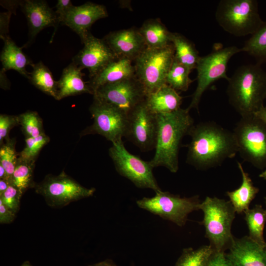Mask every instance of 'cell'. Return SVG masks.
Listing matches in <instances>:
<instances>
[{"mask_svg": "<svg viewBox=\"0 0 266 266\" xmlns=\"http://www.w3.org/2000/svg\"><path fill=\"white\" fill-rule=\"evenodd\" d=\"M261 65L258 63L242 65L228 81L229 103L241 117L253 116L264 106L266 72Z\"/></svg>", "mask_w": 266, "mask_h": 266, "instance_id": "obj_3", "label": "cell"}, {"mask_svg": "<svg viewBox=\"0 0 266 266\" xmlns=\"http://www.w3.org/2000/svg\"><path fill=\"white\" fill-rule=\"evenodd\" d=\"M199 208L203 213L201 224L204 227L205 237L215 251H224L234 237L231 227L236 212L232 203L230 200L207 197Z\"/></svg>", "mask_w": 266, "mask_h": 266, "instance_id": "obj_4", "label": "cell"}, {"mask_svg": "<svg viewBox=\"0 0 266 266\" xmlns=\"http://www.w3.org/2000/svg\"><path fill=\"white\" fill-rule=\"evenodd\" d=\"M134 76L133 62L126 59L117 58L107 65L88 82L94 95L96 91L103 85Z\"/></svg>", "mask_w": 266, "mask_h": 266, "instance_id": "obj_20", "label": "cell"}, {"mask_svg": "<svg viewBox=\"0 0 266 266\" xmlns=\"http://www.w3.org/2000/svg\"><path fill=\"white\" fill-rule=\"evenodd\" d=\"M191 72L174 58L166 77V84L176 91H186L193 82L189 77Z\"/></svg>", "mask_w": 266, "mask_h": 266, "instance_id": "obj_32", "label": "cell"}, {"mask_svg": "<svg viewBox=\"0 0 266 266\" xmlns=\"http://www.w3.org/2000/svg\"><path fill=\"white\" fill-rule=\"evenodd\" d=\"M10 182L3 179H0V196L2 195L8 188Z\"/></svg>", "mask_w": 266, "mask_h": 266, "instance_id": "obj_42", "label": "cell"}, {"mask_svg": "<svg viewBox=\"0 0 266 266\" xmlns=\"http://www.w3.org/2000/svg\"><path fill=\"white\" fill-rule=\"evenodd\" d=\"M242 176V183L240 187L233 191H228L226 194L230 199L235 212L244 213L249 208L251 201L255 198L259 189L254 186L248 173L245 171L241 164L237 163Z\"/></svg>", "mask_w": 266, "mask_h": 266, "instance_id": "obj_24", "label": "cell"}, {"mask_svg": "<svg viewBox=\"0 0 266 266\" xmlns=\"http://www.w3.org/2000/svg\"><path fill=\"white\" fill-rule=\"evenodd\" d=\"M136 202L139 208L179 227L185 225L190 213L199 209L200 203L198 196L182 198L162 190L153 197H143Z\"/></svg>", "mask_w": 266, "mask_h": 266, "instance_id": "obj_9", "label": "cell"}, {"mask_svg": "<svg viewBox=\"0 0 266 266\" xmlns=\"http://www.w3.org/2000/svg\"><path fill=\"white\" fill-rule=\"evenodd\" d=\"M89 111L94 122L82 132V135L98 134L112 143L122 140L127 129V113L111 104L94 98Z\"/></svg>", "mask_w": 266, "mask_h": 266, "instance_id": "obj_12", "label": "cell"}, {"mask_svg": "<svg viewBox=\"0 0 266 266\" xmlns=\"http://www.w3.org/2000/svg\"><path fill=\"white\" fill-rule=\"evenodd\" d=\"M4 46L0 54L2 69L15 70L29 79L30 72L26 70L27 66H33L34 64L22 51V48L18 47L8 36L3 39Z\"/></svg>", "mask_w": 266, "mask_h": 266, "instance_id": "obj_23", "label": "cell"}, {"mask_svg": "<svg viewBox=\"0 0 266 266\" xmlns=\"http://www.w3.org/2000/svg\"><path fill=\"white\" fill-rule=\"evenodd\" d=\"M265 248L266 250V246H265Z\"/></svg>", "mask_w": 266, "mask_h": 266, "instance_id": "obj_48", "label": "cell"}, {"mask_svg": "<svg viewBox=\"0 0 266 266\" xmlns=\"http://www.w3.org/2000/svg\"><path fill=\"white\" fill-rule=\"evenodd\" d=\"M16 214L4 205L0 200V223L2 224H8L12 223Z\"/></svg>", "mask_w": 266, "mask_h": 266, "instance_id": "obj_40", "label": "cell"}, {"mask_svg": "<svg viewBox=\"0 0 266 266\" xmlns=\"http://www.w3.org/2000/svg\"><path fill=\"white\" fill-rule=\"evenodd\" d=\"M82 70L72 62L64 69L60 79L57 81V100L84 93L93 95L88 82L83 80L84 74Z\"/></svg>", "mask_w": 266, "mask_h": 266, "instance_id": "obj_21", "label": "cell"}, {"mask_svg": "<svg viewBox=\"0 0 266 266\" xmlns=\"http://www.w3.org/2000/svg\"><path fill=\"white\" fill-rule=\"evenodd\" d=\"M260 177L263 178L266 180V167L264 170L259 175Z\"/></svg>", "mask_w": 266, "mask_h": 266, "instance_id": "obj_45", "label": "cell"}, {"mask_svg": "<svg viewBox=\"0 0 266 266\" xmlns=\"http://www.w3.org/2000/svg\"><path fill=\"white\" fill-rule=\"evenodd\" d=\"M174 57V48L171 43L162 48L146 47L134 60L135 76L146 96L166 84V77Z\"/></svg>", "mask_w": 266, "mask_h": 266, "instance_id": "obj_6", "label": "cell"}, {"mask_svg": "<svg viewBox=\"0 0 266 266\" xmlns=\"http://www.w3.org/2000/svg\"><path fill=\"white\" fill-rule=\"evenodd\" d=\"M35 192L42 196L47 204L53 207H62L70 203L92 196L95 188L84 187L62 171L58 175L48 174L35 183Z\"/></svg>", "mask_w": 266, "mask_h": 266, "instance_id": "obj_10", "label": "cell"}, {"mask_svg": "<svg viewBox=\"0 0 266 266\" xmlns=\"http://www.w3.org/2000/svg\"><path fill=\"white\" fill-rule=\"evenodd\" d=\"M182 98L177 91L166 84L156 92L146 97L148 108L154 114L168 113L179 109Z\"/></svg>", "mask_w": 266, "mask_h": 266, "instance_id": "obj_22", "label": "cell"}, {"mask_svg": "<svg viewBox=\"0 0 266 266\" xmlns=\"http://www.w3.org/2000/svg\"><path fill=\"white\" fill-rule=\"evenodd\" d=\"M19 154L15 149V141L9 139L6 141L5 143L1 145L0 148V165L5 169L11 180L12 176L15 169Z\"/></svg>", "mask_w": 266, "mask_h": 266, "instance_id": "obj_34", "label": "cell"}, {"mask_svg": "<svg viewBox=\"0 0 266 266\" xmlns=\"http://www.w3.org/2000/svg\"><path fill=\"white\" fill-rule=\"evenodd\" d=\"M26 17L29 29L27 44L32 42L36 35L45 28L53 26L56 29L59 24L55 11L42 0H26L19 2Z\"/></svg>", "mask_w": 266, "mask_h": 266, "instance_id": "obj_18", "label": "cell"}, {"mask_svg": "<svg viewBox=\"0 0 266 266\" xmlns=\"http://www.w3.org/2000/svg\"><path fill=\"white\" fill-rule=\"evenodd\" d=\"M157 133L156 115L147 107L145 100L128 114L125 137L142 151L155 147Z\"/></svg>", "mask_w": 266, "mask_h": 266, "instance_id": "obj_14", "label": "cell"}, {"mask_svg": "<svg viewBox=\"0 0 266 266\" xmlns=\"http://www.w3.org/2000/svg\"><path fill=\"white\" fill-rule=\"evenodd\" d=\"M214 252L210 244L197 249L191 247L184 248L174 266H206Z\"/></svg>", "mask_w": 266, "mask_h": 266, "instance_id": "obj_31", "label": "cell"}, {"mask_svg": "<svg viewBox=\"0 0 266 266\" xmlns=\"http://www.w3.org/2000/svg\"><path fill=\"white\" fill-rule=\"evenodd\" d=\"M241 52V48L230 46L216 48L209 54L200 57L196 68L197 86L187 108L189 110L193 108L198 110L202 95L212 83L221 78L229 80L230 77L227 75L228 64L233 55Z\"/></svg>", "mask_w": 266, "mask_h": 266, "instance_id": "obj_8", "label": "cell"}, {"mask_svg": "<svg viewBox=\"0 0 266 266\" xmlns=\"http://www.w3.org/2000/svg\"><path fill=\"white\" fill-rule=\"evenodd\" d=\"M233 133L238 152L244 161L261 169L266 167V124L255 115L241 117Z\"/></svg>", "mask_w": 266, "mask_h": 266, "instance_id": "obj_7", "label": "cell"}, {"mask_svg": "<svg viewBox=\"0 0 266 266\" xmlns=\"http://www.w3.org/2000/svg\"><path fill=\"white\" fill-rule=\"evenodd\" d=\"M147 48L159 49L170 44L171 32L159 19H150L145 21L138 29Z\"/></svg>", "mask_w": 266, "mask_h": 266, "instance_id": "obj_25", "label": "cell"}, {"mask_svg": "<svg viewBox=\"0 0 266 266\" xmlns=\"http://www.w3.org/2000/svg\"><path fill=\"white\" fill-rule=\"evenodd\" d=\"M34 161H27L18 158L17 163L12 176L11 183L23 194L29 188H33Z\"/></svg>", "mask_w": 266, "mask_h": 266, "instance_id": "obj_29", "label": "cell"}, {"mask_svg": "<svg viewBox=\"0 0 266 266\" xmlns=\"http://www.w3.org/2000/svg\"><path fill=\"white\" fill-rule=\"evenodd\" d=\"M245 220L248 226L249 236L260 245L265 247L264 230L266 223V209L260 204L244 212Z\"/></svg>", "mask_w": 266, "mask_h": 266, "instance_id": "obj_28", "label": "cell"}, {"mask_svg": "<svg viewBox=\"0 0 266 266\" xmlns=\"http://www.w3.org/2000/svg\"><path fill=\"white\" fill-rule=\"evenodd\" d=\"M10 14V13H8L0 14V37L2 39L8 36L6 33L8 31Z\"/></svg>", "mask_w": 266, "mask_h": 266, "instance_id": "obj_41", "label": "cell"}, {"mask_svg": "<svg viewBox=\"0 0 266 266\" xmlns=\"http://www.w3.org/2000/svg\"><path fill=\"white\" fill-rule=\"evenodd\" d=\"M83 48L72 59V63L82 69L86 68L91 78L117 58L105 41L90 33L82 42Z\"/></svg>", "mask_w": 266, "mask_h": 266, "instance_id": "obj_15", "label": "cell"}, {"mask_svg": "<svg viewBox=\"0 0 266 266\" xmlns=\"http://www.w3.org/2000/svg\"><path fill=\"white\" fill-rule=\"evenodd\" d=\"M215 18L224 31L236 36L253 34L264 22L256 0H222L217 5Z\"/></svg>", "mask_w": 266, "mask_h": 266, "instance_id": "obj_5", "label": "cell"}, {"mask_svg": "<svg viewBox=\"0 0 266 266\" xmlns=\"http://www.w3.org/2000/svg\"><path fill=\"white\" fill-rule=\"evenodd\" d=\"M265 202H266V197L265 198Z\"/></svg>", "mask_w": 266, "mask_h": 266, "instance_id": "obj_47", "label": "cell"}, {"mask_svg": "<svg viewBox=\"0 0 266 266\" xmlns=\"http://www.w3.org/2000/svg\"><path fill=\"white\" fill-rule=\"evenodd\" d=\"M90 266H116V265L112 260L107 259Z\"/></svg>", "mask_w": 266, "mask_h": 266, "instance_id": "obj_43", "label": "cell"}, {"mask_svg": "<svg viewBox=\"0 0 266 266\" xmlns=\"http://www.w3.org/2000/svg\"><path fill=\"white\" fill-rule=\"evenodd\" d=\"M29 80L36 88L57 100V81L54 80L50 69L41 61L33 65Z\"/></svg>", "mask_w": 266, "mask_h": 266, "instance_id": "obj_27", "label": "cell"}, {"mask_svg": "<svg viewBox=\"0 0 266 266\" xmlns=\"http://www.w3.org/2000/svg\"><path fill=\"white\" fill-rule=\"evenodd\" d=\"M21 266H32L30 263L28 262H25Z\"/></svg>", "mask_w": 266, "mask_h": 266, "instance_id": "obj_46", "label": "cell"}, {"mask_svg": "<svg viewBox=\"0 0 266 266\" xmlns=\"http://www.w3.org/2000/svg\"><path fill=\"white\" fill-rule=\"evenodd\" d=\"M116 171L130 180L136 187L150 189L155 193L161 191L153 174L150 161H144L127 151L122 140L113 143L109 149Z\"/></svg>", "mask_w": 266, "mask_h": 266, "instance_id": "obj_11", "label": "cell"}, {"mask_svg": "<svg viewBox=\"0 0 266 266\" xmlns=\"http://www.w3.org/2000/svg\"><path fill=\"white\" fill-rule=\"evenodd\" d=\"M206 266H233L226 257L224 251H215L209 259Z\"/></svg>", "mask_w": 266, "mask_h": 266, "instance_id": "obj_39", "label": "cell"}, {"mask_svg": "<svg viewBox=\"0 0 266 266\" xmlns=\"http://www.w3.org/2000/svg\"><path fill=\"white\" fill-rule=\"evenodd\" d=\"M19 124L26 137H35L44 133L41 118L37 112L28 111L18 116Z\"/></svg>", "mask_w": 266, "mask_h": 266, "instance_id": "obj_33", "label": "cell"}, {"mask_svg": "<svg viewBox=\"0 0 266 266\" xmlns=\"http://www.w3.org/2000/svg\"><path fill=\"white\" fill-rule=\"evenodd\" d=\"M189 135L186 162L197 169L205 170L220 165L238 152L233 133L212 121L194 125Z\"/></svg>", "mask_w": 266, "mask_h": 266, "instance_id": "obj_1", "label": "cell"}, {"mask_svg": "<svg viewBox=\"0 0 266 266\" xmlns=\"http://www.w3.org/2000/svg\"><path fill=\"white\" fill-rule=\"evenodd\" d=\"M170 42L174 48V59L191 71L200 58L195 44L182 34L171 33Z\"/></svg>", "mask_w": 266, "mask_h": 266, "instance_id": "obj_26", "label": "cell"}, {"mask_svg": "<svg viewBox=\"0 0 266 266\" xmlns=\"http://www.w3.org/2000/svg\"><path fill=\"white\" fill-rule=\"evenodd\" d=\"M187 108L156 115L157 133L155 153L150 163L153 168L164 166L172 173L179 168L178 153L182 138L194 125Z\"/></svg>", "mask_w": 266, "mask_h": 266, "instance_id": "obj_2", "label": "cell"}, {"mask_svg": "<svg viewBox=\"0 0 266 266\" xmlns=\"http://www.w3.org/2000/svg\"><path fill=\"white\" fill-rule=\"evenodd\" d=\"M255 115L266 124V106H264Z\"/></svg>", "mask_w": 266, "mask_h": 266, "instance_id": "obj_44", "label": "cell"}, {"mask_svg": "<svg viewBox=\"0 0 266 266\" xmlns=\"http://www.w3.org/2000/svg\"><path fill=\"white\" fill-rule=\"evenodd\" d=\"M73 6L70 0H58L55 11L58 17L59 24H63L66 14Z\"/></svg>", "mask_w": 266, "mask_h": 266, "instance_id": "obj_38", "label": "cell"}, {"mask_svg": "<svg viewBox=\"0 0 266 266\" xmlns=\"http://www.w3.org/2000/svg\"><path fill=\"white\" fill-rule=\"evenodd\" d=\"M242 51L246 52L257 61V63H266V22L245 42Z\"/></svg>", "mask_w": 266, "mask_h": 266, "instance_id": "obj_30", "label": "cell"}, {"mask_svg": "<svg viewBox=\"0 0 266 266\" xmlns=\"http://www.w3.org/2000/svg\"><path fill=\"white\" fill-rule=\"evenodd\" d=\"M226 257L233 266H266V250L249 236L233 237Z\"/></svg>", "mask_w": 266, "mask_h": 266, "instance_id": "obj_19", "label": "cell"}, {"mask_svg": "<svg viewBox=\"0 0 266 266\" xmlns=\"http://www.w3.org/2000/svg\"><path fill=\"white\" fill-rule=\"evenodd\" d=\"M103 39L117 58L133 62L146 48L138 29L134 28L110 32Z\"/></svg>", "mask_w": 266, "mask_h": 266, "instance_id": "obj_16", "label": "cell"}, {"mask_svg": "<svg viewBox=\"0 0 266 266\" xmlns=\"http://www.w3.org/2000/svg\"><path fill=\"white\" fill-rule=\"evenodd\" d=\"M23 194L19 189L10 184L7 190L0 196V200L16 214L20 208V200Z\"/></svg>", "mask_w": 266, "mask_h": 266, "instance_id": "obj_36", "label": "cell"}, {"mask_svg": "<svg viewBox=\"0 0 266 266\" xmlns=\"http://www.w3.org/2000/svg\"><path fill=\"white\" fill-rule=\"evenodd\" d=\"M94 98L111 104L128 114L145 100L144 89L135 76L99 88Z\"/></svg>", "mask_w": 266, "mask_h": 266, "instance_id": "obj_13", "label": "cell"}, {"mask_svg": "<svg viewBox=\"0 0 266 266\" xmlns=\"http://www.w3.org/2000/svg\"><path fill=\"white\" fill-rule=\"evenodd\" d=\"M108 16L106 7L91 2L73 6L66 14L63 25L75 32L82 42L91 33L92 25L97 20Z\"/></svg>", "mask_w": 266, "mask_h": 266, "instance_id": "obj_17", "label": "cell"}, {"mask_svg": "<svg viewBox=\"0 0 266 266\" xmlns=\"http://www.w3.org/2000/svg\"><path fill=\"white\" fill-rule=\"evenodd\" d=\"M19 125L18 116L0 114V144L4 143V140L10 139V131L15 126Z\"/></svg>", "mask_w": 266, "mask_h": 266, "instance_id": "obj_37", "label": "cell"}, {"mask_svg": "<svg viewBox=\"0 0 266 266\" xmlns=\"http://www.w3.org/2000/svg\"><path fill=\"white\" fill-rule=\"evenodd\" d=\"M50 141L44 133L35 137H26L25 146L19 154V157L27 161H34L41 149Z\"/></svg>", "mask_w": 266, "mask_h": 266, "instance_id": "obj_35", "label": "cell"}]
</instances>
